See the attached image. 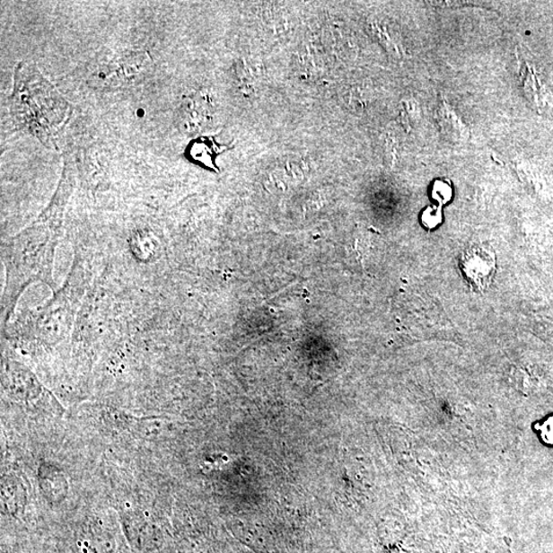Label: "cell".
I'll return each instance as SVG.
<instances>
[{
  "mask_svg": "<svg viewBox=\"0 0 553 553\" xmlns=\"http://www.w3.org/2000/svg\"><path fill=\"white\" fill-rule=\"evenodd\" d=\"M436 120L439 122L441 133L448 141L461 143L467 141L470 136L469 128L461 121L445 100L440 101L436 109Z\"/></svg>",
  "mask_w": 553,
  "mask_h": 553,
  "instance_id": "cell-6",
  "label": "cell"
},
{
  "mask_svg": "<svg viewBox=\"0 0 553 553\" xmlns=\"http://www.w3.org/2000/svg\"><path fill=\"white\" fill-rule=\"evenodd\" d=\"M40 478L42 492L49 500L61 501L66 495L67 481L59 470L43 465Z\"/></svg>",
  "mask_w": 553,
  "mask_h": 553,
  "instance_id": "cell-7",
  "label": "cell"
},
{
  "mask_svg": "<svg viewBox=\"0 0 553 553\" xmlns=\"http://www.w3.org/2000/svg\"><path fill=\"white\" fill-rule=\"evenodd\" d=\"M441 208L427 207L422 214V223L428 229H434L442 222Z\"/></svg>",
  "mask_w": 553,
  "mask_h": 553,
  "instance_id": "cell-11",
  "label": "cell"
},
{
  "mask_svg": "<svg viewBox=\"0 0 553 553\" xmlns=\"http://www.w3.org/2000/svg\"><path fill=\"white\" fill-rule=\"evenodd\" d=\"M145 55L134 54L123 57L118 63L109 64L99 71L98 80L101 85H118L136 77L147 67Z\"/></svg>",
  "mask_w": 553,
  "mask_h": 553,
  "instance_id": "cell-4",
  "label": "cell"
},
{
  "mask_svg": "<svg viewBox=\"0 0 553 553\" xmlns=\"http://www.w3.org/2000/svg\"><path fill=\"white\" fill-rule=\"evenodd\" d=\"M523 89H525V92L527 97L537 108H541L543 105L542 101L544 99H547V94H544L543 87L540 84V82L536 79L533 73L527 69L525 80H523Z\"/></svg>",
  "mask_w": 553,
  "mask_h": 553,
  "instance_id": "cell-9",
  "label": "cell"
},
{
  "mask_svg": "<svg viewBox=\"0 0 553 553\" xmlns=\"http://www.w3.org/2000/svg\"><path fill=\"white\" fill-rule=\"evenodd\" d=\"M10 110L17 127L50 148H57L56 138L72 113L69 101L36 65L25 61L14 69Z\"/></svg>",
  "mask_w": 553,
  "mask_h": 553,
  "instance_id": "cell-2",
  "label": "cell"
},
{
  "mask_svg": "<svg viewBox=\"0 0 553 553\" xmlns=\"http://www.w3.org/2000/svg\"><path fill=\"white\" fill-rule=\"evenodd\" d=\"M215 143L207 140V138H200L198 141H195L191 145L190 153L192 159L195 162H200L203 165L214 169L215 167L214 162L217 155V152L220 153V147H216Z\"/></svg>",
  "mask_w": 553,
  "mask_h": 553,
  "instance_id": "cell-8",
  "label": "cell"
},
{
  "mask_svg": "<svg viewBox=\"0 0 553 553\" xmlns=\"http://www.w3.org/2000/svg\"><path fill=\"white\" fill-rule=\"evenodd\" d=\"M213 105L207 94L198 93L185 101L180 111V122L188 133L206 129L211 121Z\"/></svg>",
  "mask_w": 553,
  "mask_h": 553,
  "instance_id": "cell-5",
  "label": "cell"
},
{
  "mask_svg": "<svg viewBox=\"0 0 553 553\" xmlns=\"http://www.w3.org/2000/svg\"><path fill=\"white\" fill-rule=\"evenodd\" d=\"M461 265L465 276L476 288L483 289L489 285L495 270L492 251L474 247L464 253Z\"/></svg>",
  "mask_w": 553,
  "mask_h": 553,
  "instance_id": "cell-3",
  "label": "cell"
},
{
  "mask_svg": "<svg viewBox=\"0 0 553 553\" xmlns=\"http://www.w3.org/2000/svg\"><path fill=\"white\" fill-rule=\"evenodd\" d=\"M452 187H451L448 181L440 180L434 181L432 188V198L436 202H439L441 206L452 199Z\"/></svg>",
  "mask_w": 553,
  "mask_h": 553,
  "instance_id": "cell-10",
  "label": "cell"
},
{
  "mask_svg": "<svg viewBox=\"0 0 553 553\" xmlns=\"http://www.w3.org/2000/svg\"><path fill=\"white\" fill-rule=\"evenodd\" d=\"M75 190V172L69 162L52 200L38 218L2 247L5 268V285L2 297L3 329L10 321L22 294L36 282L55 286L53 270L59 244L65 211Z\"/></svg>",
  "mask_w": 553,
  "mask_h": 553,
  "instance_id": "cell-1",
  "label": "cell"
}]
</instances>
